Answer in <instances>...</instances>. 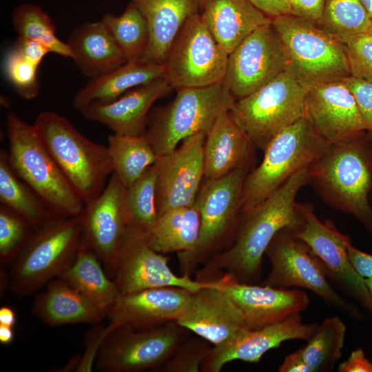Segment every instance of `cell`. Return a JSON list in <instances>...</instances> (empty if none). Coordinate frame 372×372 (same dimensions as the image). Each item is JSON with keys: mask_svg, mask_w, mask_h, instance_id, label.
<instances>
[{"mask_svg": "<svg viewBox=\"0 0 372 372\" xmlns=\"http://www.w3.org/2000/svg\"><path fill=\"white\" fill-rule=\"evenodd\" d=\"M303 117L329 145L364 136L355 98L342 81L317 85L307 90Z\"/></svg>", "mask_w": 372, "mask_h": 372, "instance_id": "ffe728a7", "label": "cell"}, {"mask_svg": "<svg viewBox=\"0 0 372 372\" xmlns=\"http://www.w3.org/2000/svg\"><path fill=\"white\" fill-rule=\"evenodd\" d=\"M101 20L126 62L143 58L149 44V28L145 17L135 3L130 1L121 14L116 16L107 12Z\"/></svg>", "mask_w": 372, "mask_h": 372, "instance_id": "836d02e7", "label": "cell"}, {"mask_svg": "<svg viewBox=\"0 0 372 372\" xmlns=\"http://www.w3.org/2000/svg\"><path fill=\"white\" fill-rule=\"evenodd\" d=\"M369 32L372 34V25H371V28H370V29L369 30Z\"/></svg>", "mask_w": 372, "mask_h": 372, "instance_id": "680465c9", "label": "cell"}, {"mask_svg": "<svg viewBox=\"0 0 372 372\" xmlns=\"http://www.w3.org/2000/svg\"><path fill=\"white\" fill-rule=\"evenodd\" d=\"M13 339V327L0 324V342L3 344H8L10 343Z\"/></svg>", "mask_w": 372, "mask_h": 372, "instance_id": "db71d44e", "label": "cell"}, {"mask_svg": "<svg viewBox=\"0 0 372 372\" xmlns=\"http://www.w3.org/2000/svg\"><path fill=\"white\" fill-rule=\"evenodd\" d=\"M302 223L293 229L319 258L328 277L355 298L372 315V296L364 278L353 267L347 252L350 238L340 232L331 221L322 222L309 204L297 203Z\"/></svg>", "mask_w": 372, "mask_h": 372, "instance_id": "9a60e30c", "label": "cell"}, {"mask_svg": "<svg viewBox=\"0 0 372 372\" xmlns=\"http://www.w3.org/2000/svg\"><path fill=\"white\" fill-rule=\"evenodd\" d=\"M287 59L286 71L307 90L350 76L343 43L316 23L293 14L271 19Z\"/></svg>", "mask_w": 372, "mask_h": 372, "instance_id": "8992f818", "label": "cell"}, {"mask_svg": "<svg viewBox=\"0 0 372 372\" xmlns=\"http://www.w3.org/2000/svg\"><path fill=\"white\" fill-rule=\"evenodd\" d=\"M12 21L19 37L39 42L50 52L72 57L68 44L58 38L52 19L39 6L28 3L19 5L13 10Z\"/></svg>", "mask_w": 372, "mask_h": 372, "instance_id": "8d00e7d4", "label": "cell"}, {"mask_svg": "<svg viewBox=\"0 0 372 372\" xmlns=\"http://www.w3.org/2000/svg\"><path fill=\"white\" fill-rule=\"evenodd\" d=\"M81 235L79 216L51 217L34 227L12 264L13 293L30 295L59 277L74 262Z\"/></svg>", "mask_w": 372, "mask_h": 372, "instance_id": "5b68a950", "label": "cell"}, {"mask_svg": "<svg viewBox=\"0 0 372 372\" xmlns=\"http://www.w3.org/2000/svg\"><path fill=\"white\" fill-rule=\"evenodd\" d=\"M342 81L355 98L365 131L372 134V81L351 76Z\"/></svg>", "mask_w": 372, "mask_h": 372, "instance_id": "ee69618b", "label": "cell"}, {"mask_svg": "<svg viewBox=\"0 0 372 372\" xmlns=\"http://www.w3.org/2000/svg\"><path fill=\"white\" fill-rule=\"evenodd\" d=\"M33 125L85 205L96 198L113 174L107 146L87 138L65 117L53 112L40 113Z\"/></svg>", "mask_w": 372, "mask_h": 372, "instance_id": "277c9868", "label": "cell"}, {"mask_svg": "<svg viewBox=\"0 0 372 372\" xmlns=\"http://www.w3.org/2000/svg\"><path fill=\"white\" fill-rule=\"evenodd\" d=\"M339 372H372V362L365 355L364 350L358 348L353 351L349 358L338 366Z\"/></svg>", "mask_w": 372, "mask_h": 372, "instance_id": "681fc988", "label": "cell"}, {"mask_svg": "<svg viewBox=\"0 0 372 372\" xmlns=\"http://www.w3.org/2000/svg\"><path fill=\"white\" fill-rule=\"evenodd\" d=\"M253 144L231 115H220L206 134L204 143V178L223 177L249 161Z\"/></svg>", "mask_w": 372, "mask_h": 372, "instance_id": "484cf974", "label": "cell"}, {"mask_svg": "<svg viewBox=\"0 0 372 372\" xmlns=\"http://www.w3.org/2000/svg\"><path fill=\"white\" fill-rule=\"evenodd\" d=\"M14 46L27 60L37 67L50 52L41 43L21 37L18 38Z\"/></svg>", "mask_w": 372, "mask_h": 372, "instance_id": "7dc6e473", "label": "cell"}, {"mask_svg": "<svg viewBox=\"0 0 372 372\" xmlns=\"http://www.w3.org/2000/svg\"><path fill=\"white\" fill-rule=\"evenodd\" d=\"M201 9L205 25L228 54L254 31L271 23L249 0H205Z\"/></svg>", "mask_w": 372, "mask_h": 372, "instance_id": "d4e9b609", "label": "cell"}, {"mask_svg": "<svg viewBox=\"0 0 372 372\" xmlns=\"http://www.w3.org/2000/svg\"><path fill=\"white\" fill-rule=\"evenodd\" d=\"M347 327L338 316L324 319L307 344L300 347L311 372L331 371L342 355Z\"/></svg>", "mask_w": 372, "mask_h": 372, "instance_id": "d590c367", "label": "cell"}, {"mask_svg": "<svg viewBox=\"0 0 372 372\" xmlns=\"http://www.w3.org/2000/svg\"><path fill=\"white\" fill-rule=\"evenodd\" d=\"M292 14L312 23L320 19L325 0H289Z\"/></svg>", "mask_w": 372, "mask_h": 372, "instance_id": "bcb514c9", "label": "cell"}, {"mask_svg": "<svg viewBox=\"0 0 372 372\" xmlns=\"http://www.w3.org/2000/svg\"><path fill=\"white\" fill-rule=\"evenodd\" d=\"M282 45L271 23L246 37L228 56L223 82L234 99L243 98L286 71Z\"/></svg>", "mask_w": 372, "mask_h": 372, "instance_id": "2e32d148", "label": "cell"}, {"mask_svg": "<svg viewBox=\"0 0 372 372\" xmlns=\"http://www.w3.org/2000/svg\"><path fill=\"white\" fill-rule=\"evenodd\" d=\"M165 76L164 64L142 59L126 62L98 77L91 79L74 97L73 105L81 111L92 103L113 101L127 91Z\"/></svg>", "mask_w": 372, "mask_h": 372, "instance_id": "f546056e", "label": "cell"}, {"mask_svg": "<svg viewBox=\"0 0 372 372\" xmlns=\"http://www.w3.org/2000/svg\"><path fill=\"white\" fill-rule=\"evenodd\" d=\"M200 132L182 141L173 152L158 156L156 204L158 216L176 207L193 205L204 177V143Z\"/></svg>", "mask_w": 372, "mask_h": 372, "instance_id": "ac0fdd59", "label": "cell"}, {"mask_svg": "<svg viewBox=\"0 0 372 372\" xmlns=\"http://www.w3.org/2000/svg\"><path fill=\"white\" fill-rule=\"evenodd\" d=\"M280 372H311L303 358L301 349L287 355L278 368Z\"/></svg>", "mask_w": 372, "mask_h": 372, "instance_id": "816d5d0a", "label": "cell"}, {"mask_svg": "<svg viewBox=\"0 0 372 372\" xmlns=\"http://www.w3.org/2000/svg\"><path fill=\"white\" fill-rule=\"evenodd\" d=\"M37 68L38 67L27 60L15 46L6 53L4 60L6 76L24 99L31 100L39 94Z\"/></svg>", "mask_w": 372, "mask_h": 372, "instance_id": "60d3db41", "label": "cell"}, {"mask_svg": "<svg viewBox=\"0 0 372 372\" xmlns=\"http://www.w3.org/2000/svg\"><path fill=\"white\" fill-rule=\"evenodd\" d=\"M176 90L175 99L156 112L145 133L158 156L173 152L192 135L207 134L217 118L231 110L235 103L223 81Z\"/></svg>", "mask_w": 372, "mask_h": 372, "instance_id": "ba28073f", "label": "cell"}, {"mask_svg": "<svg viewBox=\"0 0 372 372\" xmlns=\"http://www.w3.org/2000/svg\"><path fill=\"white\" fill-rule=\"evenodd\" d=\"M329 146L304 117L280 131L265 148L261 163L246 177L241 213L261 203L293 174L308 168Z\"/></svg>", "mask_w": 372, "mask_h": 372, "instance_id": "52a82bcc", "label": "cell"}, {"mask_svg": "<svg viewBox=\"0 0 372 372\" xmlns=\"http://www.w3.org/2000/svg\"><path fill=\"white\" fill-rule=\"evenodd\" d=\"M32 313L51 327L76 323L96 325L104 316L86 298L58 277L35 297Z\"/></svg>", "mask_w": 372, "mask_h": 372, "instance_id": "83f0119b", "label": "cell"}, {"mask_svg": "<svg viewBox=\"0 0 372 372\" xmlns=\"http://www.w3.org/2000/svg\"><path fill=\"white\" fill-rule=\"evenodd\" d=\"M16 322V316L14 310L9 307H2L0 309V324L14 327Z\"/></svg>", "mask_w": 372, "mask_h": 372, "instance_id": "f5cc1de1", "label": "cell"}, {"mask_svg": "<svg viewBox=\"0 0 372 372\" xmlns=\"http://www.w3.org/2000/svg\"><path fill=\"white\" fill-rule=\"evenodd\" d=\"M249 169V161L223 177L205 180L201 185L196 200L200 218L198 240L192 250L177 254L183 275L190 276L218 251L229 235H235Z\"/></svg>", "mask_w": 372, "mask_h": 372, "instance_id": "9c48e42d", "label": "cell"}, {"mask_svg": "<svg viewBox=\"0 0 372 372\" xmlns=\"http://www.w3.org/2000/svg\"><path fill=\"white\" fill-rule=\"evenodd\" d=\"M370 18L372 19V0H360Z\"/></svg>", "mask_w": 372, "mask_h": 372, "instance_id": "11a10c76", "label": "cell"}, {"mask_svg": "<svg viewBox=\"0 0 372 372\" xmlns=\"http://www.w3.org/2000/svg\"><path fill=\"white\" fill-rule=\"evenodd\" d=\"M145 17L149 33L143 60L163 65L181 27L198 13V0H130Z\"/></svg>", "mask_w": 372, "mask_h": 372, "instance_id": "4316f807", "label": "cell"}, {"mask_svg": "<svg viewBox=\"0 0 372 372\" xmlns=\"http://www.w3.org/2000/svg\"><path fill=\"white\" fill-rule=\"evenodd\" d=\"M188 331L176 321L144 329L113 328L101 345L95 369L103 372L159 369L187 340Z\"/></svg>", "mask_w": 372, "mask_h": 372, "instance_id": "8fae6325", "label": "cell"}, {"mask_svg": "<svg viewBox=\"0 0 372 372\" xmlns=\"http://www.w3.org/2000/svg\"><path fill=\"white\" fill-rule=\"evenodd\" d=\"M211 347L202 338L185 340L159 369L163 372H198Z\"/></svg>", "mask_w": 372, "mask_h": 372, "instance_id": "b9f144b4", "label": "cell"}, {"mask_svg": "<svg viewBox=\"0 0 372 372\" xmlns=\"http://www.w3.org/2000/svg\"><path fill=\"white\" fill-rule=\"evenodd\" d=\"M349 260L355 270L364 279L372 278V255L353 246L351 240L347 244Z\"/></svg>", "mask_w": 372, "mask_h": 372, "instance_id": "c3c4849f", "label": "cell"}, {"mask_svg": "<svg viewBox=\"0 0 372 372\" xmlns=\"http://www.w3.org/2000/svg\"><path fill=\"white\" fill-rule=\"evenodd\" d=\"M157 172L155 164L126 187L125 206L129 225L147 231L158 214L156 204Z\"/></svg>", "mask_w": 372, "mask_h": 372, "instance_id": "f35d334b", "label": "cell"}, {"mask_svg": "<svg viewBox=\"0 0 372 372\" xmlns=\"http://www.w3.org/2000/svg\"><path fill=\"white\" fill-rule=\"evenodd\" d=\"M112 327L108 324L106 327L96 326L92 330L87 340L86 349L83 356L80 358L76 371H90L99 351L101 345Z\"/></svg>", "mask_w": 372, "mask_h": 372, "instance_id": "f6af8a7d", "label": "cell"}, {"mask_svg": "<svg viewBox=\"0 0 372 372\" xmlns=\"http://www.w3.org/2000/svg\"><path fill=\"white\" fill-rule=\"evenodd\" d=\"M308 168L293 174L261 203L242 213L234 241L211 257L198 280L207 281L224 270L241 282L256 284L260 280L263 255L275 236L284 229H296L302 223L296 198L309 182Z\"/></svg>", "mask_w": 372, "mask_h": 372, "instance_id": "6da1fadb", "label": "cell"}, {"mask_svg": "<svg viewBox=\"0 0 372 372\" xmlns=\"http://www.w3.org/2000/svg\"><path fill=\"white\" fill-rule=\"evenodd\" d=\"M228 56L198 12L186 20L174 39L164 77L176 90L210 86L223 81Z\"/></svg>", "mask_w": 372, "mask_h": 372, "instance_id": "4fadbf2b", "label": "cell"}, {"mask_svg": "<svg viewBox=\"0 0 372 372\" xmlns=\"http://www.w3.org/2000/svg\"><path fill=\"white\" fill-rule=\"evenodd\" d=\"M207 282L205 286L191 293L187 309L176 322L215 346L245 327L236 304L211 281Z\"/></svg>", "mask_w": 372, "mask_h": 372, "instance_id": "603a6c76", "label": "cell"}, {"mask_svg": "<svg viewBox=\"0 0 372 372\" xmlns=\"http://www.w3.org/2000/svg\"><path fill=\"white\" fill-rule=\"evenodd\" d=\"M199 3H200V8H202L203 5V3L205 1V0H198Z\"/></svg>", "mask_w": 372, "mask_h": 372, "instance_id": "6f0895ef", "label": "cell"}, {"mask_svg": "<svg viewBox=\"0 0 372 372\" xmlns=\"http://www.w3.org/2000/svg\"><path fill=\"white\" fill-rule=\"evenodd\" d=\"M271 269L262 285L278 288H302L314 293L326 303L357 320L363 319L360 309L342 298L331 286L321 261L293 229L279 231L265 254Z\"/></svg>", "mask_w": 372, "mask_h": 372, "instance_id": "7c38bea8", "label": "cell"}, {"mask_svg": "<svg viewBox=\"0 0 372 372\" xmlns=\"http://www.w3.org/2000/svg\"><path fill=\"white\" fill-rule=\"evenodd\" d=\"M364 280L369 289V291L372 296V278L364 279Z\"/></svg>", "mask_w": 372, "mask_h": 372, "instance_id": "9f6ffc18", "label": "cell"}, {"mask_svg": "<svg viewBox=\"0 0 372 372\" xmlns=\"http://www.w3.org/2000/svg\"><path fill=\"white\" fill-rule=\"evenodd\" d=\"M0 201L1 205L20 215L34 227L52 217L41 200L14 172L4 150L0 153Z\"/></svg>", "mask_w": 372, "mask_h": 372, "instance_id": "e575fe53", "label": "cell"}, {"mask_svg": "<svg viewBox=\"0 0 372 372\" xmlns=\"http://www.w3.org/2000/svg\"><path fill=\"white\" fill-rule=\"evenodd\" d=\"M192 292L165 287L119 294L106 314L109 324L144 329L176 321L187 309Z\"/></svg>", "mask_w": 372, "mask_h": 372, "instance_id": "7402d4cb", "label": "cell"}, {"mask_svg": "<svg viewBox=\"0 0 372 372\" xmlns=\"http://www.w3.org/2000/svg\"><path fill=\"white\" fill-rule=\"evenodd\" d=\"M249 1L271 19L292 14L289 0H249Z\"/></svg>", "mask_w": 372, "mask_h": 372, "instance_id": "f907efd6", "label": "cell"}, {"mask_svg": "<svg viewBox=\"0 0 372 372\" xmlns=\"http://www.w3.org/2000/svg\"><path fill=\"white\" fill-rule=\"evenodd\" d=\"M209 281L238 307L246 329H260L301 313L310 303L307 293L298 288L241 282L227 273Z\"/></svg>", "mask_w": 372, "mask_h": 372, "instance_id": "d6986e66", "label": "cell"}, {"mask_svg": "<svg viewBox=\"0 0 372 372\" xmlns=\"http://www.w3.org/2000/svg\"><path fill=\"white\" fill-rule=\"evenodd\" d=\"M307 90L285 71L235 101L230 112L253 145L265 149L276 134L303 117Z\"/></svg>", "mask_w": 372, "mask_h": 372, "instance_id": "30bf717a", "label": "cell"}, {"mask_svg": "<svg viewBox=\"0 0 372 372\" xmlns=\"http://www.w3.org/2000/svg\"><path fill=\"white\" fill-rule=\"evenodd\" d=\"M316 24L343 43L368 32L372 19L360 0H325L322 15Z\"/></svg>", "mask_w": 372, "mask_h": 372, "instance_id": "74e56055", "label": "cell"}, {"mask_svg": "<svg viewBox=\"0 0 372 372\" xmlns=\"http://www.w3.org/2000/svg\"><path fill=\"white\" fill-rule=\"evenodd\" d=\"M172 89L165 78L161 77L135 87L113 101L92 103L81 112L85 118L104 124L114 134L141 135L145 133L152 105Z\"/></svg>", "mask_w": 372, "mask_h": 372, "instance_id": "cb8c5ba5", "label": "cell"}, {"mask_svg": "<svg viewBox=\"0 0 372 372\" xmlns=\"http://www.w3.org/2000/svg\"><path fill=\"white\" fill-rule=\"evenodd\" d=\"M126 187L112 174L103 192L85 205L79 215L81 240L98 256L107 275L114 276L116 260L129 220Z\"/></svg>", "mask_w": 372, "mask_h": 372, "instance_id": "e0dca14e", "label": "cell"}, {"mask_svg": "<svg viewBox=\"0 0 372 372\" xmlns=\"http://www.w3.org/2000/svg\"><path fill=\"white\" fill-rule=\"evenodd\" d=\"M59 277L91 302L104 317L119 295L115 281L82 240L74 262Z\"/></svg>", "mask_w": 372, "mask_h": 372, "instance_id": "4dcf8cb0", "label": "cell"}, {"mask_svg": "<svg viewBox=\"0 0 372 372\" xmlns=\"http://www.w3.org/2000/svg\"><path fill=\"white\" fill-rule=\"evenodd\" d=\"M9 163L52 217L79 216L85 203L41 141L34 125L14 112L6 116Z\"/></svg>", "mask_w": 372, "mask_h": 372, "instance_id": "3957f363", "label": "cell"}, {"mask_svg": "<svg viewBox=\"0 0 372 372\" xmlns=\"http://www.w3.org/2000/svg\"><path fill=\"white\" fill-rule=\"evenodd\" d=\"M200 228V212L195 203L163 212L145 235L148 243L156 251L178 254L195 247Z\"/></svg>", "mask_w": 372, "mask_h": 372, "instance_id": "1f68e13d", "label": "cell"}, {"mask_svg": "<svg viewBox=\"0 0 372 372\" xmlns=\"http://www.w3.org/2000/svg\"><path fill=\"white\" fill-rule=\"evenodd\" d=\"M350 76L372 81V34H360L343 43Z\"/></svg>", "mask_w": 372, "mask_h": 372, "instance_id": "7bdbcfd3", "label": "cell"}, {"mask_svg": "<svg viewBox=\"0 0 372 372\" xmlns=\"http://www.w3.org/2000/svg\"><path fill=\"white\" fill-rule=\"evenodd\" d=\"M308 176L327 201L353 216L372 235V145L364 136L329 145L309 167Z\"/></svg>", "mask_w": 372, "mask_h": 372, "instance_id": "7a4b0ae2", "label": "cell"}, {"mask_svg": "<svg viewBox=\"0 0 372 372\" xmlns=\"http://www.w3.org/2000/svg\"><path fill=\"white\" fill-rule=\"evenodd\" d=\"M67 43L74 64L90 79L103 75L126 63L101 20L87 22L76 28Z\"/></svg>", "mask_w": 372, "mask_h": 372, "instance_id": "f1b7e54d", "label": "cell"}, {"mask_svg": "<svg viewBox=\"0 0 372 372\" xmlns=\"http://www.w3.org/2000/svg\"><path fill=\"white\" fill-rule=\"evenodd\" d=\"M107 148L113 173L125 187L154 165L158 158L145 134L137 136L113 134L107 138Z\"/></svg>", "mask_w": 372, "mask_h": 372, "instance_id": "d6a6232c", "label": "cell"}, {"mask_svg": "<svg viewBox=\"0 0 372 372\" xmlns=\"http://www.w3.org/2000/svg\"><path fill=\"white\" fill-rule=\"evenodd\" d=\"M317 327L316 323L304 322L300 313H298L260 329H242L227 341L210 348L200 371L219 372L234 360L258 362L267 351L278 348L286 341H307Z\"/></svg>", "mask_w": 372, "mask_h": 372, "instance_id": "44dd1931", "label": "cell"}, {"mask_svg": "<svg viewBox=\"0 0 372 372\" xmlns=\"http://www.w3.org/2000/svg\"><path fill=\"white\" fill-rule=\"evenodd\" d=\"M114 280L119 294L165 287L195 291L207 283L176 274L168 265V257L149 245L145 231L130 225L118 255Z\"/></svg>", "mask_w": 372, "mask_h": 372, "instance_id": "5bb4252c", "label": "cell"}, {"mask_svg": "<svg viewBox=\"0 0 372 372\" xmlns=\"http://www.w3.org/2000/svg\"><path fill=\"white\" fill-rule=\"evenodd\" d=\"M25 218L11 209L0 207L1 266L12 265L33 229Z\"/></svg>", "mask_w": 372, "mask_h": 372, "instance_id": "ab89813d", "label": "cell"}]
</instances>
